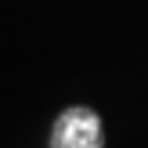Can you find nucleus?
Masks as SVG:
<instances>
[{
  "label": "nucleus",
  "mask_w": 148,
  "mask_h": 148,
  "mask_svg": "<svg viewBox=\"0 0 148 148\" xmlns=\"http://www.w3.org/2000/svg\"><path fill=\"white\" fill-rule=\"evenodd\" d=\"M47 148H105V127L90 105H69L51 123Z\"/></svg>",
  "instance_id": "nucleus-1"
}]
</instances>
